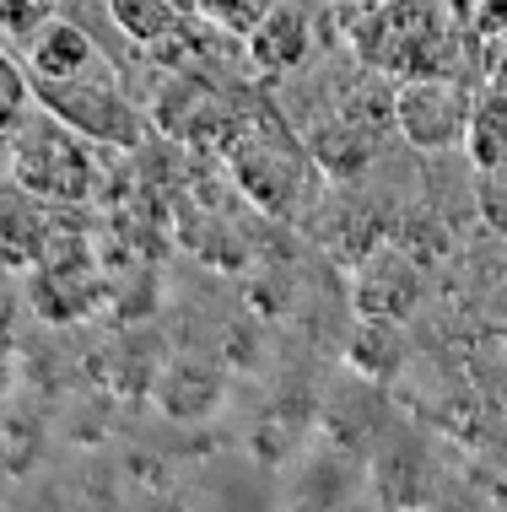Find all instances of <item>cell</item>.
<instances>
[{
  "label": "cell",
  "mask_w": 507,
  "mask_h": 512,
  "mask_svg": "<svg viewBox=\"0 0 507 512\" xmlns=\"http://www.w3.org/2000/svg\"><path fill=\"white\" fill-rule=\"evenodd\" d=\"M330 6H335V17L346 22V27H356L362 17H373V11H383L389 0H330Z\"/></svg>",
  "instance_id": "17"
},
{
  "label": "cell",
  "mask_w": 507,
  "mask_h": 512,
  "mask_svg": "<svg viewBox=\"0 0 507 512\" xmlns=\"http://www.w3.org/2000/svg\"><path fill=\"white\" fill-rule=\"evenodd\" d=\"M464 162L475 173H491L507 162V87L486 81L475 92V108H470V135H464Z\"/></svg>",
  "instance_id": "10"
},
{
  "label": "cell",
  "mask_w": 507,
  "mask_h": 512,
  "mask_svg": "<svg viewBox=\"0 0 507 512\" xmlns=\"http://www.w3.org/2000/svg\"><path fill=\"white\" fill-rule=\"evenodd\" d=\"M33 114H38L33 71H27V60H17V54L0 44V135H17Z\"/></svg>",
  "instance_id": "13"
},
{
  "label": "cell",
  "mask_w": 507,
  "mask_h": 512,
  "mask_svg": "<svg viewBox=\"0 0 507 512\" xmlns=\"http://www.w3.org/2000/svg\"><path fill=\"white\" fill-rule=\"evenodd\" d=\"M195 6L211 27H222V33H232V38H249L254 27L270 17L276 0H195Z\"/></svg>",
  "instance_id": "14"
},
{
  "label": "cell",
  "mask_w": 507,
  "mask_h": 512,
  "mask_svg": "<svg viewBox=\"0 0 507 512\" xmlns=\"http://www.w3.org/2000/svg\"><path fill=\"white\" fill-rule=\"evenodd\" d=\"M308 151L324 173H335L340 184H351V178H362L378 162V135H373V124L356 119L346 108V114H335L330 124L308 130Z\"/></svg>",
  "instance_id": "9"
},
{
  "label": "cell",
  "mask_w": 507,
  "mask_h": 512,
  "mask_svg": "<svg viewBox=\"0 0 507 512\" xmlns=\"http://www.w3.org/2000/svg\"><path fill=\"white\" fill-rule=\"evenodd\" d=\"M227 157H232L238 184L249 189L265 211L292 216V200H286V195H297V173L313 162V151L297 146L281 124H270V130H249V135L238 130V141H232Z\"/></svg>",
  "instance_id": "5"
},
{
  "label": "cell",
  "mask_w": 507,
  "mask_h": 512,
  "mask_svg": "<svg viewBox=\"0 0 507 512\" xmlns=\"http://www.w3.org/2000/svg\"><path fill=\"white\" fill-rule=\"evenodd\" d=\"M470 27H475V33H486V38H507V0H481Z\"/></svg>",
  "instance_id": "16"
},
{
  "label": "cell",
  "mask_w": 507,
  "mask_h": 512,
  "mask_svg": "<svg viewBox=\"0 0 507 512\" xmlns=\"http://www.w3.org/2000/svg\"><path fill=\"white\" fill-rule=\"evenodd\" d=\"M54 205H44L38 195H27L17 178L0 184V265L6 270H38L49 254V238H54V221H49Z\"/></svg>",
  "instance_id": "7"
},
{
  "label": "cell",
  "mask_w": 507,
  "mask_h": 512,
  "mask_svg": "<svg viewBox=\"0 0 507 512\" xmlns=\"http://www.w3.org/2000/svg\"><path fill=\"white\" fill-rule=\"evenodd\" d=\"M27 71L33 81H76V76H103V49L71 17H49L38 38L27 44Z\"/></svg>",
  "instance_id": "8"
},
{
  "label": "cell",
  "mask_w": 507,
  "mask_h": 512,
  "mask_svg": "<svg viewBox=\"0 0 507 512\" xmlns=\"http://www.w3.org/2000/svg\"><path fill=\"white\" fill-rule=\"evenodd\" d=\"M108 11H114L119 33L135 38L141 49L168 44L178 27H184V22H178V6H173V0H108Z\"/></svg>",
  "instance_id": "12"
},
{
  "label": "cell",
  "mask_w": 507,
  "mask_h": 512,
  "mask_svg": "<svg viewBox=\"0 0 507 512\" xmlns=\"http://www.w3.org/2000/svg\"><path fill=\"white\" fill-rule=\"evenodd\" d=\"M11 178L38 195L44 205H87L98 195L103 173H98V157H92V141H81L76 130H65L54 114L38 108L33 119L17 130V162H11Z\"/></svg>",
  "instance_id": "2"
},
{
  "label": "cell",
  "mask_w": 507,
  "mask_h": 512,
  "mask_svg": "<svg viewBox=\"0 0 507 512\" xmlns=\"http://www.w3.org/2000/svg\"><path fill=\"white\" fill-rule=\"evenodd\" d=\"M346 356H351V367L362 372V378H394V372L405 367V356H410L405 324L400 318H362V329H356Z\"/></svg>",
  "instance_id": "11"
},
{
  "label": "cell",
  "mask_w": 507,
  "mask_h": 512,
  "mask_svg": "<svg viewBox=\"0 0 507 512\" xmlns=\"http://www.w3.org/2000/svg\"><path fill=\"white\" fill-rule=\"evenodd\" d=\"M475 92L459 76H410L394 87V135L421 157L464 151Z\"/></svg>",
  "instance_id": "4"
},
{
  "label": "cell",
  "mask_w": 507,
  "mask_h": 512,
  "mask_svg": "<svg viewBox=\"0 0 507 512\" xmlns=\"http://www.w3.org/2000/svg\"><path fill=\"white\" fill-rule=\"evenodd\" d=\"M11 162H17V135H0V184L11 178Z\"/></svg>",
  "instance_id": "19"
},
{
  "label": "cell",
  "mask_w": 507,
  "mask_h": 512,
  "mask_svg": "<svg viewBox=\"0 0 507 512\" xmlns=\"http://www.w3.org/2000/svg\"><path fill=\"white\" fill-rule=\"evenodd\" d=\"M38 108L54 114L65 130L103 151H141L146 146V114L119 92L114 76H76V81H33Z\"/></svg>",
  "instance_id": "3"
},
{
  "label": "cell",
  "mask_w": 507,
  "mask_h": 512,
  "mask_svg": "<svg viewBox=\"0 0 507 512\" xmlns=\"http://www.w3.org/2000/svg\"><path fill=\"white\" fill-rule=\"evenodd\" d=\"M475 216H481L497 238H507V162L491 173H475Z\"/></svg>",
  "instance_id": "15"
},
{
  "label": "cell",
  "mask_w": 507,
  "mask_h": 512,
  "mask_svg": "<svg viewBox=\"0 0 507 512\" xmlns=\"http://www.w3.org/2000/svg\"><path fill=\"white\" fill-rule=\"evenodd\" d=\"M243 54H249V71L259 81H281V76H297L313 54V22L303 6L292 0H276L270 17L243 38Z\"/></svg>",
  "instance_id": "6"
},
{
  "label": "cell",
  "mask_w": 507,
  "mask_h": 512,
  "mask_svg": "<svg viewBox=\"0 0 507 512\" xmlns=\"http://www.w3.org/2000/svg\"><path fill=\"white\" fill-rule=\"evenodd\" d=\"M486 81H497V87H507V38L497 44V54H491V65H486Z\"/></svg>",
  "instance_id": "18"
},
{
  "label": "cell",
  "mask_w": 507,
  "mask_h": 512,
  "mask_svg": "<svg viewBox=\"0 0 507 512\" xmlns=\"http://www.w3.org/2000/svg\"><path fill=\"white\" fill-rule=\"evenodd\" d=\"M6 389H11V340L0 335V399H6Z\"/></svg>",
  "instance_id": "20"
},
{
  "label": "cell",
  "mask_w": 507,
  "mask_h": 512,
  "mask_svg": "<svg viewBox=\"0 0 507 512\" xmlns=\"http://www.w3.org/2000/svg\"><path fill=\"white\" fill-rule=\"evenodd\" d=\"M346 33L356 60L373 76H459L464 22L448 0H389L383 11L362 17Z\"/></svg>",
  "instance_id": "1"
}]
</instances>
